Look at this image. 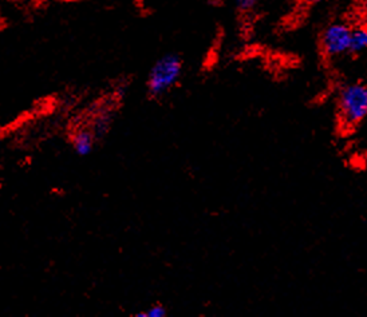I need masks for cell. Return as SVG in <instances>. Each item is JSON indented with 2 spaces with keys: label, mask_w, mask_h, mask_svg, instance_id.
I'll list each match as a JSON object with an SVG mask.
<instances>
[{
  "label": "cell",
  "mask_w": 367,
  "mask_h": 317,
  "mask_svg": "<svg viewBox=\"0 0 367 317\" xmlns=\"http://www.w3.org/2000/svg\"><path fill=\"white\" fill-rule=\"evenodd\" d=\"M353 30L343 23H334L327 27L320 38V46L326 56L335 58L350 53Z\"/></svg>",
  "instance_id": "obj_3"
},
{
  "label": "cell",
  "mask_w": 367,
  "mask_h": 317,
  "mask_svg": "<svg viewBox=\"0 0 367 317\" xmlns=\"http://www.w3.org/2000/svg\"><path fill=\"white\" fill-rule=\"evenodd\" d=\"M307 3H311V4H316V3H320V1H323V0H306Z\"/></svg>",
  "instance_id": "obj_10"
},
{
  "label": "cell",
  "mask_w": 367,
  "mask_h": 317,
  "mask_svg": "<svg viewBox=\"0 0 367 317\" xmlns=\"http://www.w3.org/2000/svg\"><path fill=\"white\" fill-rule=\"evenodd\" d=\"M337 117L342 130L351 132L367 118V84L348 83L340 90Z\"/></svg>",
  "instance_id": "obj_1"
},
{
  "label": "cell",
  "mask_w": 367,
  "mask_h": 317,
  "mask_svg": "<svg viewBox=\"0 0 367 317\" xmlns=\"http://www.w3.org/2000/svg\"><path fill=\"white\" fill-rule=\"evenodd\" d=\"M367 50V28L354 30L351 34L350 53L359 54Z\"/></svg>",
  "instance_id": "obj_6"
},
{
  "label": "cell",
  "mask_w": 367,
  "mask_h": 317,
  "mask_svg": "<svg viewBox=\"0 0 367 317\" xmlns=\"http://www.w3.org/2000/svg\"><path fill=\"white\" fill-rule=\"evenodd\" d=\"M210 3L214 4V5H219L221 3V0H210Z\"/></svg>",
  "instance_id": "obj_9"
},
{
  "label": "cell",
  "mask_w": 367,
  "mask_h": 317,
  "mask_svg": "<svg viewBox=\"0 0 367 317\" xmlns=\"http://www.w3.org/2000/svg\"><path fill=\"white\" fill-rule=\"evenodd\" d=\"M113 108L110 106H106L104 108L97 110L94 119H93V125L90 126V129L94 132L97 141L104 139L107 132L110 130L111 125H113Z\"/></svg>",
  "instance_id": "obj_5"
},
{
  "label": "cell",
  "mask_w": 367,
  "mask_h": 317,
  "mask_svg": "<svg viewBox=\"0 0 367 317\" xmlns=\"http://www.w3.org/2000/svg\"><path fill=\"white\" fill-rule=\"evenodd\" d=\"M235 4L241 11H251L258 4V0H235Z\"/></svg>",
  "instance_id": "obj_8"
},
{
  "label": "cell",
  "mask_w": 367,
  "mask_h": 317,
  "mask_svg": "<svg viewBox=\"0 0 367 317\" xmlns=\"http://www.w3.org/2000/svg\"><path fill=\"white\" fill-rule=\"evenodd\" d=\"M96 141L97 138L90 128H79L78 130L73 132L71 137L73 149L80 157H86L93 152Z\"/></svg>",
  "instance_id": "obj_4"
},
{
  "label": "cell",
  "mask_w": 367,
  "mask_h": 317,
  "mask_svg": "<svg viewBox=\"0 0 367 317\" xmlns=\"http://www.w3.org/2000/svg\"><path fill=\"white\" fill-rule=\"evenodd\" d=\"M183 75V60L176 54H166L156 60L152 66L148 80L146 90L152 99H158L168 94Z\"/></svg>",
  "instance_id": "obj_2"
},
{
  "label": "cell",
  "mask_w": 367,
  "mask_h": 317,
  "mask_svg": "<svg viewBox=\"0 0 367 317\" xmlns=\"http://www.w3.org/2000/svg\"><path fill=\"white\" fill-rule=\"evenodd\" d=\"M166 308L161 304H156V305H152L149 309H146L145 312H140L137 314V317H165L166 316Z\"/></svg>",
  "instance_id": "obj_7"
}]
</instances>
